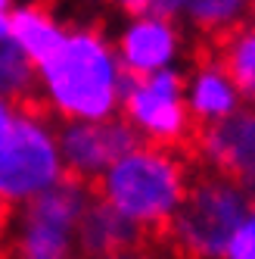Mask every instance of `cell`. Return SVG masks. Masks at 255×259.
<instances>
[{
    "label": "cell",
    "instance_id": "16",
    "mask_svg": "<svg viewBox=\"0 0 255 259\" xmlns=\"http://www.w3.org/2000/svg\"><path fill=\"white\" fill-rule=\"evenodd\" d=\"M221 259H255V206L243 215L240 225H236V231L227 240V250H224Z\"/></svg>",
    "mask_w": 255,
    "mask_h": 259
},
{
    "label": "cell",
    "instance_id": "17",
    "mask_svg": "<svg viewBox=\"0 0 255 259\" xmlns=\"http://www.w3.org/2000/svg\"><path fill=\"white\" fill-rule=\"evenodd\" d=\"M109 10H115L121 16H140V13H153L156 0H100Z\"/></svg>",
    "mask_w": 255,
    "mask_h": 259
},
{
    "label": "cell",
    "instance_id": "5",
    "mask_svg": "<svg viewBox=\"0 0 255 259\" xmlns=\"http://www.w3.org/2000/svg\"><path fill=\"white\" fill-rule=\"evenodd\" d=\"M94 197L90 184L66 175L47 194L16 209L10 225V247L16 259H72L78 222Z\"/></svg>",
    "mask_w": 255,
    "mask_h": 259
},
{
    "label": "cell",
    "instance_id": "8",
    "mask_svg": "<svg viewBox=\"0 0 255 259\" xmlns=\"http://www.w3.org/2000/svg\"><path fill=\"white\" fill-rule=\"evenodd\" d=\"M56 141H59V156H62L66 175L90 184V188L128 150H134L140 144L121 116L100 119V122H59Z\"/></svg>",
    "mask_w": 255,
    "mask_h": 259
},
{
    "label": "cell",
    "instance_id": "14",
    "mask_svg": "<svg viewBox=\"0 0 255 259\" xmlns=\"http://www.w3.org/2000/svg\"><path fill=\"white\" fill-rule=\"evenodd\" d=\"M218 60L233 78L243 106H255V19L218 41Z\"/></svg>",
    "mask_w": 255,
    "mask_h": 259
},
{
    "label": "cell",
    "instance_id": "15",
    "mask_svg": "<svg viewBox=\"0 0 255 259\" xmlns=\"http://www.w3.org/2000/svg\"><path fill=\"white\" fill-rule=\"evenodd\" d=\"M0 97L16 106L34 97V63L13 41L0 44Z\"/></svg>",
    "mask_w": 255,
    "mask_h": 259
},
{
    "label": "cell",
    "instance_id": "24",
    "mask_svg": "<svg viewBox=\"0 0 255 259\" xmlns=\"http://www.w3.org/2000/svg\"><path fill=\"white\" fill-rule=\"evenodd\" d=\"M252 16H255V0H252Z\"/></svg>",
    "mask_w": 255,
    "mask_h": 259
},
{
    "label": "cell",
    "instance_id": "20",
    "mask_svg": "<svg viewBox=\"0 0 255 259\" xmlns=\"http://www.w3.org/2000/svg\"><path fill=\"white\" fill-rule=\"evenodd\" d=\"M240 184H243V191H246V197H249V206H255V175L246 178V181H240Z\"/></svg>",
    "mask_w": 255,
    "mask_h": 259
},
{
    "label": "cell",
    "instance_id": "22",
    "mask_svg": "<svg viewBox=\"0 0 255 259\" xmlns=\"http://www.w3.org/2000/svg\"><path fill=\"white\" fill-rule=\"evenodd\" d=\"M10 237V228H7V215L0 212V247H4V240Z\"/></svg>",
    "mask_w": 255,
    "mask_h": 259
},
{
    "label": "cell",
    "instance_id": "18",
    "mask_svg": "<svg viewBox=\"0 0 255 259\" xmlns=\"http://www.w3.org/2000/svg\"><path fill=\"white\" fill-rule=\"evenodd\" d=\"M109 259H162L156 250H150V247H134V250H124V253H115V256H109Z\"/></svg>",
    "mask_w": 255,
    "mask_h": 259
},
{
    "label": "cell",
    "instance_id": "21",
    "mask_svg": "<svg viewBox=\"0 0 255 259\" xmlns=\"http://www.w3.org/2000/svg\"><path fill=\"white\" fill-rule=\"evenodd\" d=\"M10 41V22H7V16H0V44Z\"/></svg>",
    "mask_w": 255,
    "mask_h": 259
},
{
    "label": "cell",
    "instance_id": "6",
    "mask_svg": "<svg viewBox=\"0 0 255 259\" xmlns=\"http://www.w3.org/2000/svg\"><path fill=\"white\" fill-rule=\"evenodd\" d=\"M118 116L140 144L177 150L193 138V119L184 103V69H165L147 78H131L121 94Z\"/></svg>",
    "mask_w": 255,
    "mask_h": 259
},
{
    "label": "cell",
    "instance_id": "11",
    "mask_svg": "<svg viewBox=\"0 0 255 259\" xmlns=\"http://www.w3.org/2000/svg\"><path fill=\"white\" fill-rule=\"evenodd\" d=\"M10 22V41L38 66L56 50L69 31L66 16L56 13L50 0H16L7 13Z\"/></svg>",
    "mask_w": 255,
    "mask_h": 259
},
{
    "label": "cell",
    "instance_id": "10",
    "mask_svg": "<svg viewBox=\"0 0 255 259\" xmlns=\"http://www.w3.org/2000/svg\"><path fill=\"white\" fill-rule=\"evenodd\" d=\"M184 103L193 125L209 128L230 119L243 106V97L236 91L233 78L221 66L218 57H199L184 72Z\"/></svg>",
    "mask_w": 255,
    "mask_h": 259
},
{
    "label": "cell",
    "instance_id": "23",
    "mask_svg": "<svg viewBox=\"0 0 255 259\" xmlns=\"http://www.w3.org/2000/svg\"><path fill=\"white\" fill-rule=\"evenodd\" d=\"M13 4H16V0H0V16H7L13 10Z\"/></svg>",
    "mask_w": 255,
    "mask_h": 259
},
{
    "label": "cell",
    "instance_id": "7",
    "mask_svg": "<svg viewBox=\"0 0 255 259\" xmlns=\"http://www.w3.org/2000/svg\"><path fill=\"white\" fill-rule=\"evenodd\" d=\"M112 47L128 78H147L165 69H180L190 53V34L168 16H121L118 28L112 31Z\"/></svg>",
    "mask_w": 255,
    "mask_h": 259
},
{
    "label": "cell",
    "instance_id": "19",
    "mask_svg": "<svg viewBox=\"0 0 255 259\" xmlns=\"http://www.w3.org/2000/svg\"><path fill=\"white\" fill-rule=\"evenodd\" d=\"M16 109H19L16 103H10V100H4V97H0V132H4V128H7V125L13 122Z\"/></svg>",
    "mask_w": 255,
    "mask_h": 259
},
{
    "label": "cell",
    "instance_id": "13",
    "mask_svg": "<svg viewBox=\"0 0 255 259\" xmlns=\"http://www.w3.org/2000/svg\"><path fill=\"white\" fill-rule=\"evenodd\" d=\"M249 19L252 0H177V22L203 38L221 41Z\"/></svg>",
    "mask_w": 255,
    "mask_h": 259
},
{
    "label": "cell",
    "instance_id": "1",
    "mask_svg": "<svg viewBox=\"0 0 255 259\" xmlns=\"http://www.w3.org/2000/svg\"><path fill=\"white\" fill-rule=\"evenodd\" d=\"M124 69L97 19L72 22L62 44L34 66V97L53 122H100L121 109Z\"/></svg>",
    "mask_w": 255,
    "mask_h": 259
},
{
    "label": "cell",
    "instance_id": "3",
    "mask_svg": "<svg viewBox=\"0 0 255 259\" xmlns=\"http://www.w3.org/2000/svg\"><path fill=\"white\" fill-rule=\"evenodd\" d=\"M62 178L56 122L44 109L22 103L0 132V212L22 209Z\"/></svg>",
    "mask_w": 255,
    "mask_h": 259
},
{
    "label": "cell",
    "instance_id": "2",
    "mask_svg": "<svg viewBox=\"0 0 255 259\" xmlns=\"http://www.w3.org/2000/svg\"><path fill=\"white\" fill-rule=\"evenodd\" d=\"M190 181L193 172L180 150L137 144L97 181L94 194L147 234L165 231Z\"/></svg>",
    "mask_w": 255,
    "mask_h": 259
},
{
    "label": "cell",
    "instance_id": "4",
    "mask_svg": "<svg viewBox=\"0 0 255 259\" xmlns=\"http://www.w3.org/2000/svg\"><path fill=\"white\" fill-rule=\"evenodd\" d=\"M249 209V197L240 181L199 172L190 181L184 203L165 225L168 247L180 259H221L227 240Z\"/></svg>",
    "mask_w": 255,
    "mask_h": 259
},
{
    "label": "cell",
    "instance_id": "12",
    "mask_svg": "<svg viewBox=\"0 0 255 259\" xmlns=\"http://www.w3.org/2000/svg\"><path fill=\"white\" fill-rule=\"evenodd\" d=\"M143 244V231L118 215L109 203L94 197L87 212L78 222L75 231V256L78 259H109L115 253L134 250Z\"/></svg>",
    "mask_w": 255,
    "mask_h": 259
},
{
    "label": "cell",
    "instance_id": "9",
    "mask_svg": "<svg viewBox=\"0 0 255 259\" xmlns=\"http://www.w3.org/2000/svg\"><path fill=\"white\" fill-rule=\"evenodd\" d=\"M193 156L203 172L233 181L255 175V106H240L230 119L199 128L193 135Z\"/></svg>",
    "mask_w": 255,
    "mask_h": 259
}]
</instances>
